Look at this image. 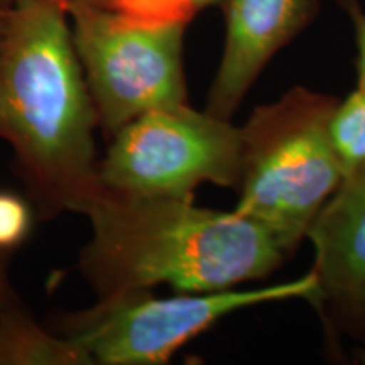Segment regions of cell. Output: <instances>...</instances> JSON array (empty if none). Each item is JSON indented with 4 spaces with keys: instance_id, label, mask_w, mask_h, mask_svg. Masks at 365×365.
<instances>
[{
    "instance_id": "1",
    "label": "cell",
    "mask_w": 365,
    "mask_h": 365,
    "mask_svg": "<svg viewBox=\"0 0 365 365\" xmlns=\"http://www.w3.org/2000/svg\"><path fill=\"white\" fill-rule=\"evenodd\" d=\"M97 127L66 6L21 0L0 41V140L43 220L83 215L102 190Z\"/></svg>"
},
{
    "instance_id": "2",
    "label": "cell",
    "mask_w": 365,
    "mask_h": 365,
    "mask_svg": "<svg viewBox=\"0 0 365 365\" xmlns=\"http://www.w3.org/2000/svg\"><path fill=\"white\" fill-rule=\"evenodd\" d=\"M91 235L78 269L97 298L166 284L210 293L264 279L289 254L242 213L198 207L193 198L103 188L83 212Z\"/></svg>"
},
{
    "instance_id": "3",
    "label": "cell",
    "mask_w": 365,
    "mask_h": 365,
    "mask_svg": "<svg viewBox=\"0 0 365 365\" xmlns=\"http://www.w3.org/2000/svg\"><path fill=\"white\" fill-rule=\"evenodd\" d=\"M336 102L333 95L293 86L255 107L240 125L234 210L271 232L289 255L345 178L328 134Z\"/></svg>"
},
{
    "instance_id": "4",
    "label": "cell",
    "mask_w": 365,
    "mask_h": 365,
    "mask_svg": "<svg viewBox=\"0 0 365 365\" xmlns=\"http://www.w3.org/2000/svg\"><path fill=\"white\" fill-rule=\"evenodd\" d=\"M313 272L255 289L178 293L158 298L153 289L97 298L95 304L56 318V330L85 350L93 365L166 364L181 346L222 318L269 303L317 301Z\"/></svg>"
},
{
    "instance_id": "5",
    "label": "cell",
    "mask_w": 365,
    "mask_h": 365,
    "mask_svg": "<svg viewBox=\"0 0 365 365\" xmlns=\"http://www.w3.org/2000/svg\"><path fill=\"white\" fill-rule=\"evenodd\" d=\"M66 12L105 137L150 110L188 102L185 24H139L93 0H70Z\"/></svg>"
},
{
    "instance_id": "6",
    "label": "cell",
    "mask_w": 365,
    "mask_h": 365,
    "mask_svg": "<svg viewBox=\"0 0 365 365\" xmlns=\"http://www.w3.org/2000/svg\"><path fill=\"white\" fill-rule=\"evenodd\" d=\"M98 161L103 188L124 193L193 198L202 185L237 190L240 127L196 110L188 102L134 118L113 134Z\"/></svg>"
},
{
    "instance_id": "7",
    "label": "cell",
    "mask_w": 365,
    "mask_h": 365,
    "mask_svg": "<svg viewBox=\"0 0 365 365\" xmlns=\"http://www.w3.org/2000/svg\"><path fill=\"white\" fill-rule=\"evenodd\" d=\"M318 284L313 307L365 340V166L346 175L308 228Z\"/></svg>"
},
{
    "instance_id": "8",
    "label": "cell",
    "mask_w": 365,
    "mask_h": 365,
    "mask_svg": "<svg viewBox=\"0 0 365 365\" xmlns=\"http://www.w3.org/2000/svg\"><path fill=\"white\" fill-rule=\"evenodd\" d=\"M225 39L207 110L234 117L272 58L312 24L318 0H223Z\"/></svg>"
},
{
    "instance_id": "9",
    "label": "cell",
    "mask_w": 365,
    "mask_h": 365,
    "mask_svg": "<svg viewBox=\"0 0 365 365\" xmlns=\"http://www.w3.org/2000/svg\"><path fill=\"white\" fill-rule=\"evenodd\" d=\"M0 365H93L81 346L41 325L24 303L0 309Z\"/></svg>"
},
{
    "instance_id": "10",
    "label": "cell",
    "mask_w": 365,
    "mask_h": 365,
    "mask_svg": "<svg viewBox=\"0 0 365 365\" xmlns=\"http://www.w3.org/2000/svg\"><path fill=\"white\" fill-rule=\"evenodd\" d=\"M331 148L344 175L365 166V88H355L340 98L328 122Z\"/></svg>"
},
{
    "instance_id": "11",
    "label": "cell",
    "mask_w": 365,
    "mask_h": 365,
    "mask_svg": "<svg viewBox=\"0 0 365 365\" xmlns=\"http://www.w3.org/2000/svg\"><path fill=\"white\" fill-rule=\"evenodd\" d=\"M95 4L139 24H185L205 9L220 6L223 0H93Z\"/></svg>"
},
{
    "instance_id": "12",
    "label": "cell",
    "mask_w": 365,
    "mask_h": 365,
    "mask_svg": "<svg viewBox=\"0 0 365 365\" xmlns=\"http://www.w3.org/2000/svg\"><path fill=\"white\" fill-rule=\"evenodd\" d=\"M38 215L31 200L0 190V250L14 252L27 240Z\"/></svg>"
},
{
    "instance_id": "13",
    "label": "cell",
    "mask_w": 365,
    "mask_h": 365,
    "mask_svg": "<svg viewBox=\"0 0 365 365\" xmlns=\"http://www.w3.org/2000/svg\"><path fill=\"white\" fill-rule=\"evenodd\" d=\"M340 6L344 7L346 16L354 27L355 48V71H357V86L365 88V9L359 0H340Z\"/></svg>"
},
{
    "instance_id": "14",
    "label": "cell",
    "mask_w": 365,
    "mask_h": 365,
    "mask_svg": "<svg viewBox=\"0 0 365 365\" xmlns=\"http://www.w3.org/2000/svg\"><path fill=\"white\" fill-rule=\"evenodd\" d=\"M11 259L12 252H2L0 250V309L21 303L19 294L16 293V287L11 281V272H9Z\"/></svg>"
},
{
    "instance_id": "15",
    "label": "cell",
    "mask_w": 365,
    "mask_h": 365,
    "mask_svg": "<svg viewBox=\"0 0 365 365\" xmlns=\"http://www.w3.org/2000/svg\"><path fill=\"white\" fill-rule=\"evenodd\" d=\"M7 14H9V11H2V9H0V41H2V36H4V31H6V22H7Z\"/></svg>"
},
{
    "instance_id": "16",
    "label": "cell",
    "mask_w": 365,
    "mask_h": 365,
    "mask_svg": "<svg viewBox=\"0 0 365 365\" xmlns=\"http://www.w3.org/2000/svg\"><path fill=\"white\" fill-rule=\"evenodd\" d=\"M21 0H0V9H2V11H9V9H12Z\"/></svg>"
},
{
    "instance_id": "17",
    "label": "cell",
    "mask_w": 365,
    "mask_h": 365,
    "mask_svg": "<svg viewBox=\"0 0 365 365\" xmlns=\"http://www.w3.org/2000/svg\"><path fill=\"white\" fill-rule=\"evenodd\" d=\"M56 2H61V4H65V6H66V4L70 2V0H56Z\"/></svg>"
}]
</instances>
